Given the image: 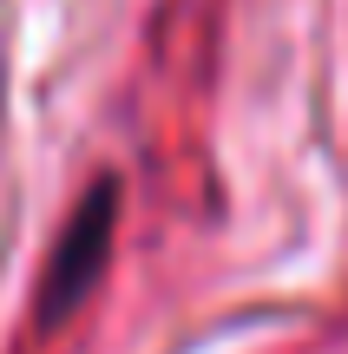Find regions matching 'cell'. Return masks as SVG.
<instances>
[{
	"instance_id": "cell-1",
	"label": "cell",
	"mask_w": 348,
	"mask_h": 354,
	"mask_svg": "<svg viewBox=\"0 0 348 354\" xmlns=\"http://www.w3.org/2000/svg\"><path fill=\"white\" fill-rule=\"evenodd\" d=\"M112 223H118V190H112V184H92V190H86V203L73 210V223H66V230H59V243H53L46 282H39V328L66 322V315H73V308L92 295V282L105 276Z\"/></svg>"
}]
</instances>
